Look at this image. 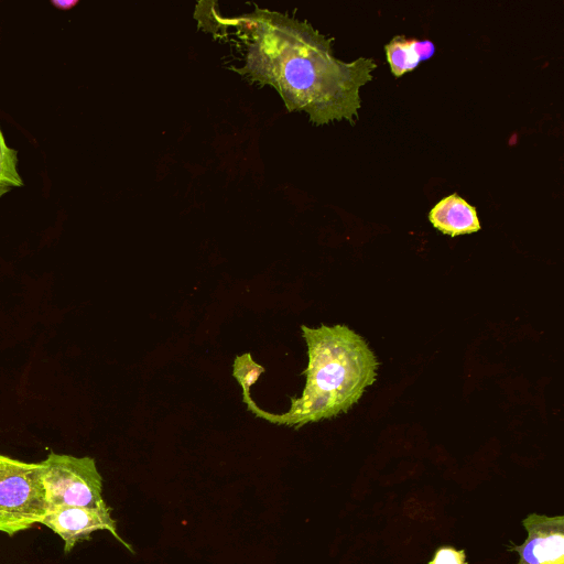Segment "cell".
I'll return each instance as SVG.
<instances>
[{
	"instance_id": "1",
	"label": "cell",
	"mask_w": 564,
	"mask_h": 564,
	"mask_svg": "<svg viewBox=\"0 0 564 564\" xmlns=\"http://www.w3.org/2000/svg\"><path fill=\"white\" fill-rule=\"evenodd\" d=\"M200 3L214 20L235 26L246 44V63L238 73L275 88L290 111L306 112L314 124L341 119L355 123L361 107L359 90L377 67L372 58H336L333 37L305 21L259 8L224 19L210 2Z\"/></svg>"
},
{
	"instance_id": "2",
	"label": "cell",
	"mask_w": 564,
	"mask_h": 564,
	"mask_svg": "<svg viewBox=\"0 0 564 564\" xmlns=\"http://www.w3.org/2000/svg\"><path fill=\"white\" fill-rule=\"evenodd\" d=\"M301 330L307 346L308 362L302 372L306 381L286 412L259 408L251 389H241L242 401L254 416L295 430L347 412L375 382L379 366L367 341L346 325H302Z\"/></svg>"
},
{
	"instance_id": "3",
	"label": "cell",
	"mask_w": 564,
	"mask_h": 564,
	"mask_svg": "<svg viewBox=\"0 0 564 564\" xmlns=\"http://www.w3.org/2000/svg\"><path fill=\"white\" fill-rule=\"evenodd\" d=\"M46 510L40 463L0 454V532L25 531L41 523Z\"/></svg>"
},
{
	"instance_id": "4",
	"label": "cell",
	"mask_w": 564,
	"mask_h": 564,
	"mask_svg": "<svg viewBox=\"0 0 564 564\" xmlns=\"http://www.w3.org/2000/svg\"><path fill=\"white\" fill-rule=\"evenodd\" d=\"M40 465L47 506L108 507L94 458L50 453Z\"/></svg>"
},
{
	"instance_id": "5",
	"label": "cell",
	"mask_w": 564,
	"mask_h": 564,
	"mask_svg": "<svg viewBox=\"0 0 564 564\" xmlns=\"http://www.w3.org/2000/svg\"><path fill=\"white\" fill-rule=\"evenodd\" d=\"M64 541V553H69L74 546L84 540H89L95 531L106 530L121 544L128 547L117 532L116 521L111 517V508L104 509L74 507V506H47V510L41 523Z\"/></svg>"
},
{
	"instance_id": "6",
	"label": "cell",
	"mask_w": 564,
	"mask_h": 564,
	"mask_svg": "<svg viewBox=\"0 0 564 564\" xmlns=\"http://www.w3.org/2000/svg\"><path fill=\"white\" fill-rule=\"evenodd\" d=\"M528 538L513 550L519 564H564V518L531 513L523 520Z\"/></svg>"
},
{
	"instance_id": "7",
	"label": "cell",
	"mask_w": 564,
	"mask_h": 564,
	"mask_svg": "<svg viewBox=\"0 0 564 564\" xmlns=\"http://www.w3.org/2000/svg\"><path fill=\"white\" fill-rule=\"evenodd\" d=\"M431 224L452 237L476 232L480 229L476 208L457 194L440 200L430 212Z\"/></svg>"
},
{
	"instance_id": "8",
	"label": "cell",
	"mask_w": 564,
	"mask_h": 564,
	"mask_svg": "<svg viewBox=\"0 0 564 564\" xmlns=\"http://www.w3.org/2000/svg\"><path fill=\"white\" fill-rule=\"evenodd\" d=\"M384 48L391 72L395 77L413 70L435 52L431 41L409 40L403 36H394Z\"/></svg>"
},
{
	"instance_id": "9",
	"label": "cell",
	"mask_w": 564,
	"mask_h": 564,
	"mask_svg": "<svg viewBox=\"0 0 564 564\" xmlns=\"http://www.w3.org/2000/svg\"><path fill=\"white\" fill-rule=\"evenodd\" d=\"M18 163V151L7 144L0 127V198L13 188L23 186Z\"/></svg>"
},
{
	"instance_id": "10",
	"label": "cell",
	"mask_w": 564,
	"mask_h": 564,
	"mask_svg": "<svg viewBox=\"0 0 564 564\" xmlns=\"http://www.w3.org/2000/svg\"><path fill=\"white\" fill-rule=\"evenodd\" d=\"M263 372L264 368L252 359L251 354L246 352L235 358L232 376L241 389H251Z\"/></svg>"
},
{
	"instance_id": "11",
	"label": "cell",
	"mask_w": 564,
	"mask_h": 564,
	"mask_svg": "<svg viewBox=\"0 0 564 564\" xmlns=\"http://www.w3.org/2000/svg\"><path fill=\"white\" fill-rule=\"evenodd\" d=\"M465 552L457 551L451 546H444L437 550L433 561L429 564H465Z\"/></svg>"
},
{
	"instance_id": "12",
	"label": "cell",
	"mask_w": 564,
	"mask_h": 564,
	"mask_svg": "<svg viewBox=\"0 0 564 564\" xmlns=\"http://www.w3.org/2000/svg\"><path fill=\"white\" fill-rule=\"evenodd\" d=\"M78 3L76 0L51 1V4L59 10H69Z\"/></svg>"
}]
</instances>
